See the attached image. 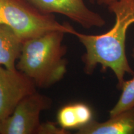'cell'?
<instances>
[{
    "mask_svg": "<svg viewBox=\"0 0 134 134\" xmlns=\"http://www.w3.org/2000/svg\"><path fill=\"white\" fill-rule=\"evenodd\" d=\"M35 83L18 69L0 65V119L9 116L20 102L36 92Z\"/></svg>",
    "mask_w": 134,
    "mask_h": 134,
    "instance_id": "cell-5",
    "label": "cell"
},
{
    "mask_svg": "<svg viewBox=\"0 0 134 134\" xmlns=\"http://www.w3.org/2000/svg\"><path fill=\"white\" fill-rule=\"evenodd\" d=\"M0 24L10 27L23 42L55 31L74 36L78 32L42 13L27 0H0Z\"/></svg>",
    "mask_w": 134,
    "mask_h": 134,
    "instance_id": "cell-3",
    "label": "cell"
},
{
    "mask_svg": "<svg viewBox=\"0 0 134 134\" xmlns=\"http://www.w3.org/2000/svg\"><path fill=\"white\" fill-rule=\"evenodd\" d=\"M90 1H91V3H94L95 1H98V0H90Z\"/></svg>",
    "mask_w": 134,
    "mask_h": 134,
    "instance_id": "cell-14",
    "label": "cell"
},
{
    "mask_svg": "<svg viewBox=\"0 0 134 134\" xmlns=\"http://www.w3.org/2000/svg\"><path fill=\"white\" fill-rule=\"evenodd\" d=\"M66 129L57 126L52 122H46L41 123L38 127L37 134H67Z\"/></svg>",
    "mask_w": 134,
    "mask_h": 134,
    "instance_id": "cell-11",
    "label": "cell"
},
{
    "mask_svg": "<svg viewBox=\"0 0 134 134\" xmlns=\"http://www.w3.org/2000/svg\"><path fill=\"white\" fill-rule=\"evenodd\" d=\"M90 107L83 103L65 105L57 114L58 124L64 129H80L93 120Z\"/></svg>",
    "mask_w": 134,
    "mask_h": 134,
    "instance_id": "cell-9",
    "label": "cell"
},
{
    "mask_svg": "<svg viewBox=\"0 0 134 134\" xmlns=\"http://www.w3.org/2000/svg\"><path fill=\"white\" fill-rule=\"evenodd\" d=\"M1 122H2V121H1V120L0 119V128H1Z\"/></svg>",
    "mask_w": 134,
    "mask_h": 134,
    "instance_id": "cell-15",
    "label": "cell"
},
{
    "mask_svg": "<svg viewBox=\"0 0 134 134\" xmlns=\"http://www.w3.org/2000/svg\"><path fill=\"white\" fill-rule=\"evenodd\" d=\"M109 11L115 16V23L106 32L88 35L77 32L75 36L85 48L82 57L84 71L93 74L98 65L102 70L110 69L117 80L120 90L126 74L134 75L126 55V35L134 24V0H115L108 5Z\"/></svg>",
    "mask_w": 134,
    "mask_h": 134,
    "instance_id": "cell-1",
    "label": "cell"
},
{
    "mask_svg": "<svg viewBox=\"0 0 134 134\" xmlns=\"http://www.w3.org/2000/svg\"><path fill=\"white\" fill-rule=\"evenodd\" d=\"M131 55H132V58H133V59L134 60V45H133V48H132V51Z\"/></svg>",
    "mask_w": 134,
    "mask_h": 134,
    "instance_id": "cell-13",
    "label": "cell"
},
{
    "mask_svg": "<svg viewBox=\"0 0 134 134\" xmlns=\"http://www.w3.org/2000/svg\"><path fill=\"white\" fill-rule=\"evenodd\" d=\"M42 13H58L65 16L85 29L101 27L105 19L89 9L84 0H27Z\"/></svg>",
    "mask_w": 134,
    "mask_h": 134,
    "instance_id": "cell-6",
    "label": "cell"
},
{
    "mask_svg": "<svg viewBox=\"0 0 134 134\" xmlns=\"http://www.w3.org/2000/svg\"><path fill=\"white\" fill-rule=\"evenodd\" d=\"M115 0H98L97 3H98V4H104L108 6V4H109L110 3L113 2Z\"/></svg>",
    "mask_w": 134,
    "mask_h": 134,
    "instance_id": "cell-12",
    "label": "cell"
},
{
    "mask_svg": "<svg viewBox=\"0 0 134 134\" xmlns=\"http://www.w3.org/2000/svg\"><path fill=\"white\" fill-rule=\"evenodd\" d=\"M52 103L48 97L37 91L26 96L1 122L0 134H37L41 124L40 115Z\"/></svg>",
    "mask_w": 134,
    "mask_h": 134,
    "instance_id": "cell-4",
    "label": "cell"
},
{
    "mask_svg": "<svg viewBox=\"0 0 134 134\" xmlns=\"http://www.w3.org/2000/svg\"><path fill=\"white\" fill-rule=\"evenodd\" d=\"M78 134H134V108L100 122L93 119L78 129Z\"/></svg>",
    "mask_w": 134,
    "mask_h": 134,
    "instance_id": "cell-7",
    "label": "cell"
},
{
    "mask_svg": "<svg viewBox=\"0 0 134 134\" xmlns=\"http://www.w3.org/2000/svg\"><path fill=\"white\" fill-rule=\"evenodd\" d=\"M120 90L121 94L114 106L109 110V117L134 108V76L129 80H125Z\"/></svg>",
    "mask_w": 134,
    "mask_h": 134,
    "instance_id": "cell-10",
    "label": "cell"
},
{
    "mask_svg": "<svg viewBox=\"0 0 134 134\" xmlns=\"http://www.w3.org/2000/svg\"><path fill=\"white\" fill-rule=\"evenodd\" d=\"M65 32L55 31L23 42L16 68L37 87L46 88L59 82L67 71L63 44Z\"/></svg>",
    "mask_w": 134,
    "mask_h": 134,
    "instance_id": "cell-2",
    "label": "cell"
},
{
    "mask_svg": "<svg viewBox=\"0 0 134 134\" xmlns=\"http://www.w3.org/2000/svg\"><path fill=\"white\" fill-rule=\"evenodd\" d=\"M23 41L9 26L0 24V65L16 70L21 55Z\"/></svg>",
    "mask_w": 134,
    "mask_h": 134,
    "instance_id": "cell-8",
    "label": "cell"
}]
</instances>
